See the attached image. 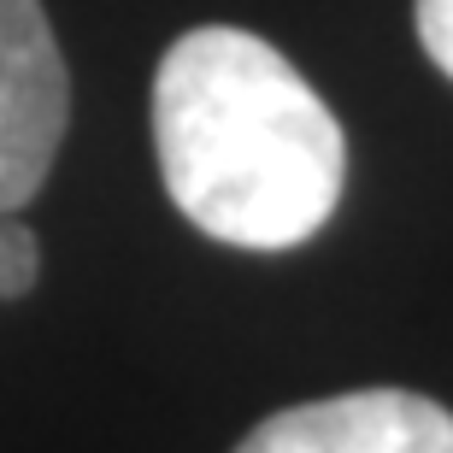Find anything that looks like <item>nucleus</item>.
<instances>
[{
	"instance_id": "1",
	"label": "nucleus",
	"mask_w": 453,
	"mask_h": 453,
	"mask_svg": "<svg viewBox=\"0 0 453 453\" xmlns=\"http://www.w3.org/2000/svg\"><path fill=\"white\" fill-rule=\"evenodd\" d=\"M153 153L171 206L212 242L301 248L342 201L348 142L283 53L230 24L177 35L153 71Z\"/></svg>"
},
{
	"instance_id": "2",
	"label": "nucleus",
	"mask_w": 453,
	"mask_h": 453,
	"mask_svg": "<svg viewBox=\"0 0 453 453\" xmlns=\"http://www.w3.org/2000/svg\"><path fill=\"white\" fill-rule=\"evenodd\" d=\"M65 118L71 77L42 0H0V212L42 195Z\"/></svg>"
},
{
	"instance_id": "3",
	"label": "nucleus",
	"mask_w": 453,
	"mask_h": 453,
	"mask_svg": "<svg viewBox=\"0 0 453 453\" xmlns=\"http://www.w3.org/2000/svg\"><path fill=\"white\" fill-rule=\"evenodd\" d=\"M235 453H453V412L412 388H353L271 412Z\"/></svg>"
},
{
	"instance_id": "4",
	"label": "nucleus",
	"mask_w": 453,
	"mask_h": 453,
	"mask_svg": "<svg viewBox=\"0 0 453 453\" xmlns=\"http://www.w3.org/2000/svg\"><path fill=\"white\" fill-rule=\"evenodd\" d=\"M35 271H42V248H35L30 224H18L12 212H0V301L30 295Z\"/></svg>"
},
{
	"instance_id": "5",
	"label": "nucleus",
	"mask_w": 453,
	"mask_h": 453,
	"mask_svg": "<svg viewBox=\"0 0 453 453\" xmlns=\"http://www.w3.org/2000/svg\"><path fill=\"white\" fill-rule=\"evenodd\" d=\"M412 18H418L424 53H430V59H436V65L453 77V0H418V6H412Z\"/></svg>"
}]
</instances>
